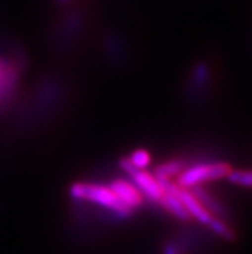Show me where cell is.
Segmentation results:
<instances>
[{
	"label": "cell",
	"instance_id": "cell-2",
	"mask_svg": "<svg viewBox=\"0 0 252 254\" xmlns=\"http://www.w3.org/2000/svg\"><path fill=\"white\" fill-rule=\"evenodd\" d=\"M232 167L227 163H208V164H197L188 169H183L176 177V185L180 189L191 190L193 187L201 186L204 182L217 181L227 178Z\"/></svg>",
	"mask_w": 252,
	"mask_h": 254
},
{
	"label": "cell",
	"instance_id": "cell-3",
	"mask_svg": "<svg viewBox=\"0 0 252 254\" xmlns=\"http://www.w3.org/2000/svg\"><path fill=\"white\" fill-rule=\"evenodd\" d=\"M128 174L131 177V182L143 193V196L146 195L154 201H160L161 197L166 192L162 182L157 180L153 173H150L146 169H143V171L133 169Z\"/></svg>",
	"mask_w": 252,
	"mask_h": 254
},
{
	"label": "cell",
	"instance_id": "cell-1",
	"mask_svg": "<svg viewBox=\"0 0 252 254\" xmlns=\"http://www.w3.org/2000/svg\"><path fill=\"white\" fill-rule=\"evenodd\" d=\"M70 193L74 199L98 204L112 212L117 213L120 216H130L133 212L121 203V200L118 199L111 187L104 186V185L77 182L70 187Z\"/></svg>",
	"mask_w": 252,
	"mask_h": 254
},
{
	"label": "cell",
	"instance_id": "cell-9",
	"mask_svg": "<svg viewBox=\"0 0 252 254\" xmlns=\"http://www.w3.org/2000/svg\"><path fill=\"white\" fill-rule=\"evenodd\" d=\"M129 159V163L133 167V169H139V171H143L148 165L151 164V154L147 150H143V148H139V150H135L133 154H131Z\"/></svg>",
	"mask_w": 252,
	"mask_h": 254
},
{
	"label": "cell",
	"instance_id": "cell-11",
	"mask_svg": "<svg viewBox=\"0 0 252 254\" xmlns=\"http://www.w3.org/2000/svg\"><path fill=\"white\" fill-rule=\"evenodd\" d=\"M165 254H178V252H176V249L174 248L171 244H169L166 248H165Z\"/></svg>",
	"mask_w": 252,
	"mask_h": 254
},
{
	"label": "cell",
	"instance_id": "cell-4",
	"mask_svg": "<svg viewBox=\"0 0 252 254\" xmlns=\"http://www.w3.org/2000/svg\"><path fill=\"white\" fill-rule=\"evenodd\" d=\"M109 187L117 195L118 199L121 200V203L130 210H134L143 203V193L130 181L117 178L109 185Z\"/></svg>",
	"mask_w": 252,
	"mask_h": 254
},
{
	"label": "cell",
	"instance_id": "cell-5",
	"mask_svg": "<svg viewBox=\"0 0 252 254\" xmlns=\"http://www.w3.org/2000/svg\"><path fill=\"white\" fill-rule=\"evenodd\" d=\"M179 197L182 200L183 205L187 209L189 216L193 217V218L197 219L198 222L203 223L206 226L210 223L214 214H211L210 210H207V208L200 201V199L191 190L179 187Z\"/></svg>",
	"mask_w": 252,
	"mask_h": 254
},
{
	"label": "cell",
	"instance_id": "cell-10",
	"mask_svg": "<svg viewBox=\"0 0 252 254\" xmlns=\"http://www.w3.org/2000/svg\"><path fill=\"white\" fill-rule=\"evenodd\" d=\"M227 178L232 184L245 187L251 186V172L250 171H236V169H232L227 176Z\"/></svg>",
	"mask_w": 252,
	"mask_h": 254
},
{
	"label": "cell",
	"instance_id": "cell-8",
	"mask_svg": "<svg viewBox=\"0 0 252 254\" xmlns=\"http://www.w3.org/2000/svg\"><path fill=\"white\" fill-rule=\"evenodd\" d=\"M207 226L215 232V234H217L219 236L225 239V240H234V239H236V234H234L233 230L230 229L229 226L224 222V221L217 218L216 216L212 217V219H211L210 223H208Z\"/></svg>",
	"mask_w": 252,
	"mask_h": 254
},
{
	"label": "cell",
	"instance_id": "cell-7",
	"mask_svg": "<svg viewBox=\"0 0 252 254\" xmlns=\"http://www.w3.org/2000/svg\"><path fill=\"white\" fill-rule=\"evenodd\" d=\"M183 169H184L183 161L174 159V160L166 161V163H162L158 167H156L153 174L161 182H169L171 178L178 177L179 173H182Z\"/></svg>",
	"mask_w": 252,
	"mask_h": 254
},
{
	"label": "cell",
	"instance_id": "cell-6",
	"mask_svg": "<svg viewBox=\"0 0 252 254\" xmlns=\"http://www.w3.org/2000/svg\"><path fill=\"white\" fill-rule=\"evenodd\" d=\"M16 70L12 64L0 60V103L5 100L16 84Z\"/></svg>",
	"mask_w": 252,
	"mask_h": 254
}]
</instances>
